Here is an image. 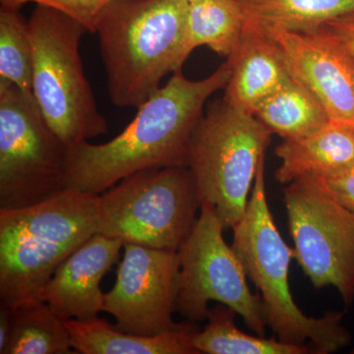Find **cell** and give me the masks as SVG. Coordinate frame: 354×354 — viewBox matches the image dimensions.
Segmentation results:
<instances>
[{"mask_svg":"<svg viewBox=\"0 0 354 354\" xmlns=\"http://www.w3.org/2000/svg\"><path fill=\"white\" fill-rule=\"evenodd\" d=\"M232 75L228 60L202 80L183 70L172 73L138 109L134 120L106 143L81 142L68 147L65 186L100 195L125 177L160 167H187L195 130L209 97L225 88Z\"/></svg>","mask_w":354,"mask_h":354,"instance_id":"obj_1","label":"cell"},{"mask_svg":"<svg viewBox=\"0 0 354 354\" xmlns=\"http://www.w3.org/2000/svg\"><path fill=\"white\" fill-rule=\"evenodd\" d=\"M188 0H115L95 24L109 99L138 109L183 70Z\"/></svg>","mask_w":354,"mask_h":354,"instance_id":"obj_2","label":"cell"},{"mask_svg":"<svg viewBox=\"0 0 354 354\" xmlns=\"http://www.w3.org/2000/svg\"><path fill=\"white\" fill-rule=\"evenodd\" d=\"M265 158L258 167L245 214L232 227V249L247 278L260 291L266 325L279 339L311 344L319 354L337 353L351 342V334L342 324L344 314L330 311L314 318L293 300L288 279L293 248L279 234L268 203Z\"/></svg>","mask_w":354,"mask_h":354,"instance_id":"obj_3","label":"cell"},{"mask_svg":"<svg viewBox=\"0 0 354 354\" xmlns=\"http://www.w3.org/2000/svg\"><path fill=\"white\" fill-rule=\"evenodd\" d=\"M100 230L99 195L69 188L32 206L0 209L2 304L39 297L62 262Z\"/></svg>","mask_w":354,"mask_h":354,"instance_id":"obj_4","label":"cell"},{"mask_svg":"<svg viewBox=\"0 0 354 354\" xmlns=\"http://www.w3.org/2000/svg\"><path fill=\"white\" fill-rule=\"evenodd\" d=\"M28 28L34 53L32 93L51 129L67 147L108 133L79 50L88 32L85 26L57 9L36 4Z\"/></svg>","mask_w":354,"mask_h":354,"instance_id":"obj_5","label":"cell"},{"mask_svg":"<svg viewBox=\"0 0 354 354\" xmlns=\"http://www.w3.org/2000/svg\"><path fill=\"white\" fill-rule=\"evenodd\" d=\"M272 132L254 114L223 99L205 111L191 140L187 167L200 201L215 208L225 230L245 214Z\"/></svg>","mask_w":354,"mask_h":354,"instance_id":"obj_6","label":"cell"},{"mask_svg":"<svg viewBox=\"0 0 354 354\" xmlns=\"http://www.w3.org/2000/svg\"><path fill=\"white\" fill-rule=\"evenodd\" d=\"M200 208L188 167L146 169L99 195L100 234L177 252L192 232Z\"/></svg>","mask_w":354,"mask_h":354,"instance_id":"obj_7","label":"cell"},{"mask_svg":"<svg viewBox=\"0 0 354 354\" xmlns=\"http://www.w3.org/2000/svg\"><path fill=\"white\" fill-rule=\"evenodd\" d=\"M67 150L32 93L0 83V209L32 206L66 189Z\"/></svg>","mask_w":354,"mask_h":354,"instance_id":"obj_8","label":"cell"},{"mask_svg":"<svg viewBox=\"0 0 354 354\" xmlns=\"http://www.w3.org/2000/svg\"><path fill=\"white\" fill-rule=\"evenodd\" d=\"M293 258L316 290L333 286L346 307L354 304V213L319 176H304L283 190Z\"/></svg>","mask_w":354,"mask_h":354,"instance_id":"obj_9","label":"cell"},{"mask_svg":"<svg viewBox=\"0 0 354 354\" xmlns=\"http://www.w3.org/2000/svg\"><path fill=\"white\" fill-rule=\"evenodd\" d=\"M225 230L215 208L202 203L200 215L178 252L180 261L176 312L190 322L208 319L209 301L227 305L247 327L265 337L262 298L248 286L243 266L223 239Z\"/></svg>","mask_w":354,"mask_h":354,"instance_id":"obj_10","label":"cell"},{"mask_svg":"<svg viewBox=\"0 0 354 354\" xmlns=\"http://www.w3.org/2000/svg\"><path fill=\"white\" fill-rule=\"evenodd\" d=\"M122 262L113 290L104 293V312L116 330L158 335L174 329L180 261L176 251L124 243Z\"/></svg>","mask_w":354,"mask_h":354,"instance_id":"obj_11","label":"cell"},{"mask_svg":"<svg viewBox=\"0 0 354 354\" xmlns=\"http://www.w3.org/2000/svg\"><path fill=\"white\" fill-rule=\"evenodd\" d=\"M266 32L283 51L290 75L315 95L330 121L354 128V57L329 28Z\"/></svg>","mask_w":354,"mask_h":354,"instance_id":"obj_12","label":"cell"},{"mask_svg":"<svg viewBox=\"0 0 354 354\" xmlns=\"http://www.w3.org/2000/svg\"><path fill=\"white\" fill-rule=\"evenodd\" d=\"M123 241L95 234L57 268L39 297L64 321H87L104 312L101 281L118 259Z\"/></svg>","mask_w":354,"mask_h":354,"instance_id":"obj_13","label":"cell"},{"mask_svg":"<svg viewBox=\"0 0 354 354\" xmlns=\"http://www.w3.org/2000/svg\"><path fill=\"white\" fill-rule=\"evenodd\" d=\"M227 60L232 75L223 100L248 113L292 78L278 43L252 26L244 25L241 43Z\"/></svg>","mask_w":354,"mask_h":354,"instance_id":"obj_14","label":"cell"},{"mask_svg":"<svg viewBox=\"0 0 354 354\" xmlns=\"http://www.w3.org/2000/svg\"><path fill=\"white\" fill-rule=\"evenodd\" d=\"M274 155L281 160L274 178L281 185L304 176H335L354 167V128L329 121L304 136L283 139Z\"/></svg>","mask_w":354,"mask_h":354,"instance_id":"obj_15","label":"cell"},{"mask_svg":"<svg viewBox=\"0 0 354 354\" xmlns=\"http://www.w3.org/2000/svg\"><path fill=\"white\" fill-rule=\"evenodd\" d=\"M194 322L178 324L174 329L147 337L116 330L108 321L95 318L65 321L72 348L83 354H198L193 337Z\"/></svg>","mask_w":354,"mask_h":354,"instance_id":"obj_16","label":"cell"},{"mask_svg":"<svg viewBox=\"0 0 354 354\" xmlns=\"http://www.w3.org/2000/svg\"><path fill=\"white\" fill-rule=\"evenodd\" d=\"M245 19L239 0L189 2L183 50L184 62L202 46L227 59L241 43Z\"/></svg>","mask_w":354,"mask_h":354,"instance_id":"obj_17","label":"cell"},{"mask_svg":"<svg viewBox=\"0 0 354 354\" xmlns=\"http://www.w3.org/2000/svg\"><path fill=\"white\" fill-rule=\"evenodd\" d=\"M245 24L263 31L305 32L354 11V0H239Z\"/></svg>","mask_w":354,"mask_h":354,"instance_id":"obj_18","label":"cell"},{"mask_svg":"<svg viewBox=\"0 0 354 354\" xmlns=\"http://www.w3.org/2000/svg\"><path fill=\"white\" fill-rule=\"evenodd\" d=\"M9 306L12 309V332L3 354L73 353L65 321L43 299L28 298Z\"/></svg>","mask_w":354,"mask_h":354,"instance_id":"obj_19","label":"cell"},{"mask_svg":"<svg viewBox=\"0 0 354 354\" xmlns=\"http://www.w3.org/2000/svg\"><path fill=\"white\" fill-rule=\"evenodd\" d=\"M234 311L218 304L209 309L208 324L193 337V346L207 354H319L311 344H288L277 339L246 334L235 324Z\"/></svg>","mask_w":354,"mask_h":354,"instance_id":"obj_20","label":"cell"},{"mask_svg":"<svg viewBox=\"0 0 354 354\" xmlns=\"http://www.w3.org/2000/svg\"><path fill=\"white\" fill-rule=\"evenodd\" d=\"M253 114L283 139L304 136L330 121L315 95L295 78L268 97Z\"/></svg>","mask_w":354,"mask_h":354,"instance_id":"obj_21","label":"cell"},{"mask_svg":"<svg viewBox=\"0 0 354 354\" xmlns=\"http://www.w3.org/2000/svg\"><path fill=\"white\" fill-rule=\"evenodd\" d=\"M34 53L21 8L0 7V83L32 92Z\"/></svg>","mask_w":354,"mask_h":354,"instance_id":"obj_22","label":"cell"},{"mask_svg":"<svg viewBox=\"0 0 354 354\" xmlns=\"http://www.w3.org/2000/svg\"><path fill=\"white\" fill-rule=\"evenodd\" d=\"M115 0H0L3 6L22 8L27 3L43 4L62 11L85 26L94 34L95 24L104 9Z\"/></svg>","mask_w":354,"mask_h":354,"instance_id":"obj_23","label":"cell"},{"mask_svg":"<svg viewBox=\"0 0 354 354\" xmlns=\"http://www.w3.org/2000/svg\"><path fill=\"white\" fill-rule=\"evenodd\" d=\"M321 178L330 194L354 213V167L335 176Z\"/></svg>","mask_w":354,"mask_h":354,"instance_id":"obj_24","label":"cell"},{"mask_svg":"<svg viewBox=\"0 0 354 354\" xmlns=\"http://www.w3.org/2000/svg\"><path fill=\"white\" fill-rule=\"evenodd\" d=\"M326 26L354 57V11L335 18Z\"/></svg>","mask_w":354,"mask_h":354,"instance_id":"obj_25","label":"cell"},{"mask_svg":"<svg viewBox=\"0 0 354 354\" xmlns=\"http://www.w3.org/2000/svg\"><path fill=\"white\" fill-rule=\"evenodd\" d=\"M12 309L9 305L0 304V353L3 354L12 332Z\"/></svg>","mask_w":354,"mask_h":354,"instance_id":"obj_26","label":"cell"},{"mask_svg":"<svg viewBox=\"0 0 354 354\" xmlns=\"http://www.w3.org/2000/svg\"><path fill=\"white\" fill-rule=\"evenodd\" d=\"M188 1H189V2L194 1V0H188Z\"/></svg>","mask_w":354,"mask_h":354,"instance_id":"obj_27","label":"cell"}]
</instances>
